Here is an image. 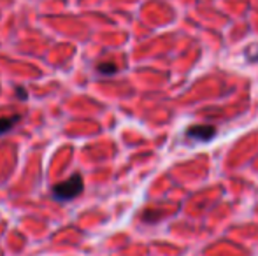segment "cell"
<instances>
[{
  "label": "cell",
  "mask_w": 258,
  "mask_h": 256,
  "mask_svg": "<svg viewBox=\"0 0 258 256\" xmlns=\"http://www.w3.org/2000/svg\"><path fill=\"white\" fill-rule=\"evenodd\" d=\"M83 178L79 174H74L72 178H69L67 181L58 183V185L53 186V198L58 202H67L72 200V198L79 197L83 193Z\"/></svg>",
  "instance_id": "obj_1"
},
{
  "label": "cell",
  "mask_w": 258,
  "mask_h": 256,
  "mask_svg": "<svg viewBox=\"0 0 258 256\" xmlns=\"http://www.w3.org/2000/svg\"><path fill=\"white\" fill-rule=\"evenodd\" d=\"M216 135V128L209 127V125H195L186 130V137L195 142H209Z\"/></svg>",
  "instance_id": "obj_2"
},
{
  "label": "cell",
  "mask_w": 258,
  "mask_h": 256,
  "mask_svg": "<svg viewBox=\"0 0 258 256\" xmlns=\"http://www.w3.org/2000/svg\"><path fill=\"white\" fill-rule=\"evenodd\" d=\"M18 120H20V116H11V118H0V135H4V133H7L11 128L14 127V125L18 123Z\"/></svg>",
  "instance_id": "obj_3"
},
{
  "label": "cell",
  "mask_w": 258,
  "mask_h": 256,
  "mask_svg": "<svg viewBox=\"0 0 258 256\" xmlns=\"http://www.w3.org/2000/svg\"><path fill=\"white\" fill-rule=\"evenodd\" d=\"M97 70L100 72L102 75H114L116 72H118V67H116L114 63H100L99 67H97Z\"/></svg>",
  "instance_id": "obj_4"
}]
</instances>
